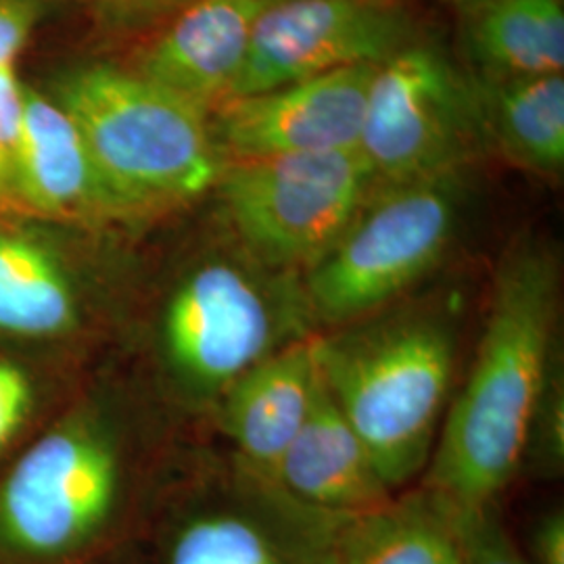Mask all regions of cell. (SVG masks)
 I'll return each instance as SVG.
<instances>
[{
    "label": "cell",
    "instance_id": "cell-1",
    "mask_svg": "<svg viewBox=\"0 0 564 564\" xmlns=\"http://www.w3.org/2000/svg\"><path fill=\"white\" fill-rule=\"evenodd\" d=\"M558 263L521 239L498 268L473 370L452 403L424 489L456 512L496 506L517 475L552 375Z\"/></svg>",
    "mask_w": 564,
    "mask_h": 564
},
{
    "label": "cell",
    "instance_id": "cell-2",
    "mask_svg": "<svg viewBox=\"0 0 564 564\" xmlns=\"http://www.w3.org/2000/svg\"><path fill=\"white\" fill-rule=\"evenodd\" d=\"M51 97L137 218L197 199L223 178L228 162L209 113L134 69L86 63L65 72Z\"/></svg>",
    "mask_w": 564,
    "mask_h": 564
},
{
    "label": "cell",
    "instance_id": "cell-3",
    "mask_svg": "<svg viewBox=\"0 0 564 564\" xmlns=\"http://www.w3.org/2000/svg\"><path fill=\"white\" fill-rule=\"evenodd\" d=\"M316 360L387 489L416 477L435 444L449 393V328L435 318L403 316L345 335L316 337Z\"/></svg>",
    "mask_w": 564,
    "mask_h": 564
},
{
    "label": "cell",
    "instance_id": "cell-4",
    "mask_svg": "<svg viewBox=\"0 0 564 564\" xmlns=\"http://www.w3.org/2000/svg\"><path fill=\"white\" fill-rule=\"evenodd\" d=\"M464 172L379 184L341 239L307 270L305 303L321 324H345L402 295L456 235Z\"/></svg>",
    "mask_w": 564,
    "mask_h": 564
},
{
    "label": "cell",
    "instance_id": "cell-5",
    "mask_svg": "<svg viewBox=\"0 0 564 564\" xmlns=\"http://www.w3.org/2000/svg\"><path fill=\"white\" fill-rule=\"evenodd\" d=\"M485 144L475 80L440 48L412 41L377 65L358 147L375 186L464 172Z\"/></svg>",
    "mask_w": 564,
    "mask_h": 564
},
{
    "label": "cell",
    "instance_id": "cell-6",
    "mask_svg": "<svg viewBox=\"0 0 564 564\" xmlns=\"http://www.w3.org/2000/svg\"><path fill=\"white\" fill-rule=\"evenodd\" d=\"M218 186L256 258L307 272L354 223L375 176L356 149L228 162Z\"/></svg>",
    "mask_w": 564,
    "mask_h": 564
},
{
    "label": "cell",
    "instance_id": "cell-7",
    "mask_svg": "<svg viewBox=\"0 0 564 564\" xmlns=\"http://www.w3.org/2000/svg\"><path fill=\"white\" fill-rule=\"evenodd\" d=\"M120 500L111 447L80 426L32 445L0 487V554L13 563L63 564L101 544Z\"/></svg>",
    "mask_w": 564,
    "mask_h": 564
},
{
    "label": "cell",
    "instance_id": "cell-8",
    "mask_svg": "<svg viewBox=\"0 0 564 564\" xmlns=\"http://www.w3.org/2000/svg\"><path fill=\"white\" fill-rule=\"evenodd\" d=\"M412 41L408 15L389 0H274L228 99L381 63Z\"/></svg>",
    "mask_w": 564,
    "mask_h": 564
},
{
    "label": "cell",
    "instance_id": "cell-9",
    "mask_svg": "<svg viewBox=\"0 0 564 564\" xmlns=\"http://www.w3.org/2000/svg\"><path fill=\"white\" fill-rule=\"evenodd\" d=\"M377 65H351L216 105L209 123L226 162L356 151Z\"/></svg>",
    "mask_w": 564,
    "mask_h": 564
},
{
    "label": "cell",
    "instance_id": "cell-10",
    "mask_svg": "<svg viewBox=\"0 0 564 564\" xmlns=\"http://www.w3.org/2000/svg\"><path fill=\"white\" fill-rule=\"evenodd\" d=\"M163 335L188 379L223 387L270 356L274 316L260 284L242 268L205 263L172 295Z\"/></svg>",
    "mask_w": 564,
    "mask_h": 564
},
{
    "label": "cell",
    "instance_id": "cell-11",
    "mask_svg": "<svg viewBox=\"0 0 564 564\" xmlns=\"http://www.w3.org/2000/svg\"><path fill=\"white\" fill-rule=\"evenodd\" d=\"M347 519L289 498L205 508L163 533L160 564H328Z\"/></svg>",
    "mask_w": 564,
    "mask_h": 564
},
{
    "label": "cell",
    "instance_id": "cell-12",
    "mask_svg": "<svg viewBox=\"0 0 564 564\" xmlns=\"http://www.w3.org/2000/svg\"><path fill=\"white\" fill-rule=\"evenodd\" d=\"M18 207L78 223L137 220L102 178L76 121L51 95L25 84Z\"/></svg>",
    "mask_w": 564,
    "mask_h": 564
},
{
    "label": "cell",
    "instance_id": "cell-13",
    "mask_svg": "<svg viewBox=\"0 0 564 564\" xmlns=\"http://www.w3.org/2000/svg\"><path fill=\"white\" fill-rule=\"evenodd\" d=\"M274 0H195L139 57L137 74L212 111L226 101Z\"/></svg>",
    "mask_w": 564,
    "mask_h": 564
},
{
    "label": "cell",
    "instance_id": "cell-14",
    "mask_svg": "<svg viewBox=\"0 0 564 564\" xmlns=\"http://www.w3.org/2000/svg\"><path fill=\"white\" fill-rule=\"evenodd\" d=\"M272 487H281L284 498L295 505L337 517L362 514L391 500L323 372L310 414L276 466Z\"/></svg>",
    "mask_w": 564,
    "mask_h": 564
},
{
    "label": "cell",
    "instance_id": "cell-15",
    "mask_svg": "<svg viewBox=\"0 0 564 564\" xmlns=\"http://www.w3.org/2000/svg\"><path fill=\"white\" fill-rule=\"evenodd\" d=\"M316 339L293 343L230 384L224 426L258 477L272 484L286 447L300 433L318 384Z\"/></svg>",
    "mask_w": 564,
    "mask_h": 564
},
{
    "label": "cell",
    "instance_id": "cell-16",
    "mask_svg": "<svg viewBox=\"0 0 564 564\" xmlns=\"http://www.w3.org/2000/svg\"><path fill=\"white\" fill-rule=\"evenodd\" d=\"M328 564H463L458 514L423 487L349 517Z\"/></svg>",
    "mask_w": 564,
    "mask_h": 564
},
{
    "label": "cell",
    "instance_id": "cell-17",
    "mask_svg": "<svg viewBox=\"0 0 564 564\" xmlns=\"http://www.w3.org/2000/svg\"><path fill=\"white\" fill-rule=\"evenodd\" d=\"M485 142L535 174L564 167V76L475 80Z\"/></svg>",
    "mask_w": 564,
    "mask_h": 564
},
{
    "label": "cell",
    "instance_id": "cell-18",
    "mask_svg": "<svg viewBox=\"0 0 564 564\" xmlns=\"http://www.w3.org/2000/svg\"><path fill=\"white\" fill-rule=\"evenodd\" d=\"M466 42L484 80L563 74V2L479 0L468 7Z\"/></svg>",
    "mask_w": 564,
    "mask_h": 564
},
{
    "label": "cell",
    "instance_id": "cell-19",
    "mask_svg": "<svg viewBox=\"0 0 564 564\" xmlns=\"http://www.w3.org/2000/svg\"><path fill=\"white\" fill-rule=\"evenodd\" d=\"M76 318L74 284L59 256L32 235L0 230V333L53 337Z\"/></svg>",
    "mask_w": 564,
    "mask_h": 564
},
{
    "label": "cell",
    "instance_id": "cell-20",
    "mask_svg": "<svg viewBox=\"0 0 564 564\" xmlns=\"http://www.w3.org/2000/svg\"><path fill=\"white\" fill-rule=\"evenodd\" d=\"M23 93L15 63L0 65V207H18Z\"/></svg>",
    "mask_w": 564,
    "mask_h": 564
},
{
    "label": "cell",
    "instance_id": "cell-21",
    "mask_svg": "<svg viewBox=\"0 0 564 564\" xmlns=\"http://www.w3.org/2000/svg\"><path fill=\"white\" fill-rule=\"evenodd\" d=\"M456 514L463 564H531L508 535L494 506Z\"/></svg>",
    "mask_w": 564,
    "mask_h": 564
},
{
    "label": "cell",
    "instance_id": "cell-22",
    "mask_svg": "<svg viewBox=\"0 0 564 564\" xmlns=\"http://www.w3.org/2000/svg\"><path fill=\"white\" fill-rule=\"evenodd\" d=\"M32 405V383L18 364L0 362V447L18 433Z\"/></svg>",
    "mask_w": 564,
    "mask_h": 564
},
{
    "label": "cell",
    "instance_id": "cell-23",
    "mask_svg": "<svg viewBox=\"0 0 564 564\" xmlns=\"http://www.w3.org/2000/svg\"><path fill=\"white\" fill-rule=\"evenodd\" d=\"M41 11L34 2L0 0V65L18 63Z\"/></svg>",
    "mask_w": 564,
    "mask_h": 564
},
{
    "label": "cell",
    "instance_id": "cell-24",
    "mask_svg": "<svg viewBox=\"0 0 564 564\" xmlns=\"http://www.w3.org/2000/svg\"><path fill=\"white\" fill-rule=\"evenodd\" d=\"M107 20L121 25H144L172 20L195 0H90Z\"/></svg>",
    "mask_w": 564,
    "mask_h": 564
},
{
    "label": "cell",
    "instance_id": "cell-25",
    "mask_svg": "<svg viewBox=\"0 0 564 564\" xmlns=\"http://www.w3.org/2000/svg\"><path fill=\"white\" fill-rule=\"evenodd\" d=\"M531 550L535 564H564V517L561 510L540 521Z\"/></svg>",
    "mask_w": 564,
    "mask_h": 564
},
{
    "label": "cell",
    "instance_id": "cell-26",
    "mask_svg": "<svg viewBox=\"0 0 564 564\" xmlns=\"http://www.w3.org/2000/svg\"><path fill=\"white\" fill-rule=\"evenodd\" d=\"M458 2H463L466 7H470V4H475V2H479V0H458Z\"/></svg>",
    "mask_w": 564,
    "mask_h": 564
},
{
    "label": "cell",
    "instance_id": "cell-27",
    "mask_svg": "<svg viewBox=\"0 0 564 564\" xmlns=\"http://www.w3.org/2000/svg\"><path fill=\"white\" fill-rule=\"evenodd\" d=\"M15 2H34V4H42L44 0H15Z\"/></svg>",
    "mask_w": 564,
    "mask_h": 564
}]
</instances>
